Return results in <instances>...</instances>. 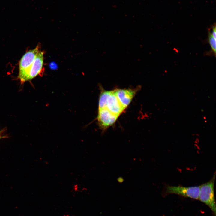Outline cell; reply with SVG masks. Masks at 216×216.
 Listing matches in <instances>:
<instances>
[{"label": "cell", "instance_id": "1", "mask_svg": "<svg viewBox=\"0 0 216 216\" xmlns=\"http://www.w3.org/2000/svg\"><path fill=\"white\" fill-rule=\"evenodd\" d=\"M215 173V172L212 179L209 181L200 186L198 199L210 208L215 216L216 208L214 188Z\"/></svg>", "mask_w": 216, "mask_h": 216}, {"label": "cell", "instance_id": "2", "mask_svg": "<svg viewBox=\"0 0 216 216\" xmlns=\"http://www.w3.org/2000/svg\"><path fill=\"white\" fill-rule=\"evenodd\" d=\"M200 186L191 187L166 185L164 188L163 194L165 196L175 194L183 197L198 200Z\"/></svg>", "mask_w": 216, "mask_h": 216}, {"label": "cell", "instance_id": "3", "mask_svg": "<svg viewBox=\"0 0 216 216\" xmlns=\"http://www.w3.org/2000/svg\"><path fill=\"white\" fill-rule=\"evenodd\" d=\"M40 46L38 45L34 49L26 52L21 58L19 63L18 77L23 82L26 75L33 63L37 54L40 51Z\"/></svg>", "mask_w": 216, "mask_h": 216}, {"label": "cell", "instance_id": "4", "mask_svg": "<svg viewBox=\"0 0 216 216\" xmlns=\"http://www.w3.org/2000/svg\"><path fill=\"white\" fill-rule=\"evenodd\" d=\"M44 52L40 51L37 54L33 63L27 71L23 82L32 79L41 71L44 64Z\"/></svg>", "mask_w": 216, "mask_h": 216}, {"label": "cell", "instance_id": "5", "mask_svg": "<svg viewBox=\"0 0 216 216\" xmlns=\"http://www.w3.org/2000/svg\"><path fill=\"white\" fill-rule=\"evenodd\" d=\"M118 116L106 108L98 110L97 118L101 128L105 130L113 124Z\"/></svg>", "mask_w": 216, "mask_h": 216}, {"label": "cell", "instance_id": "6", "mask_svg": "<svg viewBox=\"0 0 216 216\" xmlns=\"http://www.w3.org/2000/svg\"><path fill=\"white\" fill-rule=\"evenodd\" d=\"M138 89H118L114 90L119 101L124 109L130 104Z\"/></svg>", "mask_w": 216, "mask_h": 216}, {"label": "cell", "instance_id": "7", "mask_svg": "<svg viewBox=\"0 0 216 216\" xmlns=\"http://www.w3.org/2000/svg\"><path fill=\"white\" fill-rule=\"evenodd\" d=\"M106 108L118 116L125 109L120 104L114 91H111L107 100Z\"/></svg>", "mask_w": 216, "mask_h": 216}, {"label": "cell", "instance_id": "8", "mask_svg": "<svg viewBox=\"0 0 216 216\" xmlns=\"http://www.w3.org/2000/svg\"><path fill=\"white\" fill-rule=\"evenodd\" d=\"M206 43H208L211 47V50L207 51L205 53V55L209 56H216V38L214 37L212 35L211 28H208V38L206 40Z\"/></svg>", "mask_w": 216, "mask_h": 216}, {"label": "cell", "instance_id": "9", "mask_svg": "<svg viewBox=\"0 0 216 216\" xmlns=\"http://www.w3.org/2000/svg\"><path fill=\"white\" fill-rule=\"evenodd\" d=\"M111 91H104L101 93L99 99L98 110L106 109L108 97Z\"/></svg>", "mask_w": 216, "mask_h": 216}, {"label": "cell", "instance_id": "10", "mask_svg": "<svg viewBox=\"0 0 216 216\" xmlns=\"http://www.w3.org/2000/svg\"><path fill=\"white\" fill-rule=\"evenodd\" d=\"M211 28L212 29L211 32L212 35L214 38H216V28L215 23L212 26Z\"/></svg>", "mask_w": 216, "mask_h": 216}, {"label": "cell", "instance_id": "11", "mask_svg": "<svg viewBox=\"0 0 216 216\" xmlns=\"http://www.w3.org/2000/svg\"><path fill=\"white\" fill-rule=\"evenodd\" d=\"M118 181L119 182L121 183L123 182V178L122 177H119L118 179Z\"/></svg>", "mask_w": 216, "mask_h": 216}, {"label": "cell", "instance_id": "12", "mask_svg": "<svg viewBox=\"0 0 216 216\" xmlns=\"http://www.w3.org/2000/svg\"><path fill=\"white\" fill-rule=\"evenodd\" d=\"M0 137H1V136H0Z\"/></svg>", "mask_w": 216, "mask_h": 216}]
</instances>
